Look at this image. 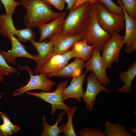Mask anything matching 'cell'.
Returning <instances> with one entry per match:
<instances>
[{
	"instance_id": "obj_7",
	"label": "cell",
	"mask_w": 136,
	"mask_h": 136,
	"mask_svg": "<svg viewBox=\"0 0 136 136\" xmlns=\"http://www.w3.org/2000/svg\"><path fill=\"white\" fill-rule=\"evenodd\" d=\"M67 81H61L57 85L56 89L52 92L43 91L33 92L27 91L26 93L38 97L50 103L51 106L50 113L53 116L58 109L63 110L66 112L71 108L64 103L62 97V91L67 85Z\"/></svg>"
},
{
	"instance_id": "obj_36",
	"label": "cell",
	"mask_w": 136,
	"mask_h": 136,
	"mask_svg": "<svg viewBox=\"0 0 136 136\" xmlns=\"http://www.w3.org/2000/svg\"><path fill=\"white\" fill-rule=\"evenodd\" d=\"M0 136H2L1 134V133L0 132Z\"/></svg>"
},
{
	"instance_id": "obj_29",
	"label": "cell",
	"mask_w": 136,
	"mask_h": 136,
	"mask_svg": "<svg viewBox=\"0 0 136 136\" xmlns=\"http://www.w3.org/2000/svg\"><path fill=\"white\" fill-rule=\"evenodd\" d=\"M19 126L12 127L3 123L0 125V132L2 136H7L18 132L20 129Z\"/></svg>"
},
{
	"instance_id": "obj_3",
	"label": "cell",
	"mask_w": 136,
	"mask_h": 136,
	"mask_svg": "<svg viewBox=\"0 0 136 136\" xmlns=\"http://www.w3.org/2000/svg\"><path fill=\"white\" fill-rule=\"evenodd\" d=\"M97 10L93 5H91L88 24L85 34L81 40H85L87 44L93 45L102 51L103 46L112 36V33L104 30L97 19Z\"/></svg>"
},
{
	"instance_id": "obj_27",
	"label": "cell",
	"mask_w": 136,
	"mask_h": 136,
	"mask_svg": "<svg viewBox=\"0 0 136 136\" xmlns=\"http://www.w3.org/2000/svg\"><path fill=\"white\" fill-rule=\"evenodd\" d=\"M4 5L6 11V14L12 15L15 13L16 7L21 5L20 2L15 0H0Z\"/></svg>"
},
{
	"instance_id": "obj_25",
	"label": "cell",
	"mask_w": 136,
	"mask_h": 136,
	"mask_svg": "<svg viewBox=\"0 0 136 136\" xmlns=\"http://www.w3.org/2000/svg\"><path fill=\"white\" fill-rule=\"evenodd\" d=\"M122 6L133 19L136 20V0H121Z\"/></svg>"
},
{
	"instance_id": "obj_6",
	"label": "cell",
	"mask_w": 136,
	"mask_h": 136,
	"mask_svg": "<svg viewBox=\"0 0 136 136\" xmlns=\"http://www.w3.org/2000/svg\"><path fill=\"white\" fill-rule=\"evenodd\" d=\"M12 16L6 14L0 15V34L8 39L11 36L15 35L17 39L23 43L35 40V35L31 28L16 29L14 25Z\"/></svg>"
},
{
	"instance_id": "obj_26",
	"label": "cell",
	"mask_w": 136,
	"mask_h": 136,
	"mask_svg": "<svg viewBox=\"0 0 136 136\" xmlns=\"http://www.w3.org/2000/svg\"><path fill=\"white\" fill-rule=\"evenodd\" d=\"M103 3L111 13L116 14H123L122 7L117 5L111 0H97Z\"/></svg>"
},
{
	"instance_id": "obj_2",
	"label": "cell",
	"mask_w": 136,
	"mask_h": 136,
	"mask_svg": "<svg viewBox=\"0 0 136 136\" xmlns=\"http://www.w3.org/2000/svg\"><path fill=\"white\" fill-rule=\"evenodd\" d=\"M91 4L86 2L79 7L70 10L60 31L62 35L74 36L85 32L88 22Z\"/></svg>"
},
{
	"instance_id": "obj_31",
	"label": "cell",
	"mask_w": 136,
	"mask_h": 136,
	"mask_svg": "<svg viewBox=\"0 0 136 136\" xmlns=\"http://www.w3.org/2000/svg\"><path fill=\"white\" fill-rule=\"evenodd\" d=\"M0 116L3 120V123L12 127H14L16 126L12 123L5 112L0 111Z\"/></svg>"
},
{
	"instance_id": "obj_12",
	"label": "cell",
	"mask_w": 136,
	"mask_h": 136,
	"mask_svg": "<svg viewBox=\"0 0 136 136\" xmlns=\"http://www.w3.org/2000/svg\"><path fill=\"white\" fill-rule=\"evenodd\" d=\"M85 32L74 36L62 35L58 33L52 35L49 38V41L53 45V56L64 53L70 50L76 42L81 40Z\"/></svg>"
},
{
	"instance_id": "obj_10",
	"label": "cell",
	"mask_w": 136,
	"mask_h": 136,
	"mask_svg": "<svg viewBox=\"0 0 136 136\" xmlns=\"http://www.w3.org/2000/svg\"><path fill=\"white\" fill-rule=\"evenodd\" d=\"M87 85L85 92L82 97L85 103L87 109L90 111L93 109L96 97L101 91L106 92H112L114 90L107 89L103 86L92 72H90L86 79Z\"/></svg>"
},
{
	"instance_id": "obj_28",
	"label": "cell",
	"mask_w": 136,
	"mask_h": 136,
	"mask_svg": "<svg viewBox=\"0 0 136 136\" xmlns=\"http://www.w3.org/2000/svg\"><path fill=\"white\" fill-rule=\"evenodd\" d=\"M77 133L81 136H105V132H102L99 128H89L83 129L78 131Z\"/></svg>"
},
{
	"instance_id": "obj_19",
	"label": "cell",
	"mask_w": 136,
	"mask_h": 136,
	"mask_svg": "<svg viewBox=\"0 0 136 136\" xmlns=\"http://www.w3.org/2000/svg\"><path fill=\"white\" fill-rule=\"evenodd\" d=\"M136 75V62L134 61L129 66L126 71L121 72L119 76L124 85L117 89L116 91L119 93H129L131 92L132 82Z\"/></svg>"
},
{
	"instance_id": "obj_18",
	"label": "cell",
	"mask_w": 136,
	"mask_h": 136,
	"mask_svg": "<svg viewBox=\"0 0 136 136\" xmlns=\"http://www.w3.org/2000/svg\"><path fill=\"white\" fill-rule=\"evenodd\" d=\"M117 2L122 8L125 17V32L124 43L126 44V48L136 41V20L131 18L123 8L121 0H118Z\"/></svg>"
},
{
	"instance_id": "obj_22",
	"label": "cell",
	"mask_w": 136,
	"mask_h": 136,
	"mask_svg": "<svg viewBox=\"0 0 136 136\" xmlns=\"http://www.w3.org/2000/svg\"><path fill=\"white\" fill-rule=\"evenodd\" d=\"M77 109L76 106L74 105L69 110L65 112L68 118V121L65 124H62L59 127L64 136H76L77 134L75 132L73 124V118Z\"/></svg>"
},
{
	"instance_id": "obj_17",
	"label": "cell",
	"mask_w": 136,
	"mask_h": 136,
	"mask_svg": "<svg viewBox=\"0 0 136 136\" xmlns=\"http://www.w3.org/2000/svg\"><path fill=\"white\" fill-rule=\"evenodd\" d=\"M67 12V10L63 12L60 16L50 23L44 24L38 27L40 34L39 42H42L53 34L60 31Z\"/></svg>"
},
{
	"instance_id": "obj_14",
	"label": "cell",
	"mask_w": 136,
	"mask_h": 136,
	"mask_svg": "<svg viewBox=\"0 0 136 136\" xmlns=\"http://www.w3.org/2000/svg\"><path fill=\"white\" fill-rule=\"evenodd\" d=\"M86 74L84 71L81 75L72 78L70 85L64 88L62 91V95L64 101L71 98H75L79 103L81 101L83 93V85Z\"/></svg>"
},
{
	"instance_id": "obj_23",
	"label": "cell",
	"mask_w": 136,
	"mask_h": 136,
	"mask_svg": "<svg viewBox=\"0 0 136 136\" xmlns=\"http://www.w3.org/2000/svg\"><path fill=\"white\" fill-rule=\"evenodd\" d=\"M105 129L104 132L108 136H130L131 134L125 128L120 125L113 124L107 121L105 124Z\"/></svg>"
},
{
	"instance_id": "obj_9",
	"label": "cell",
	"mask_w": 136,
	"mask_h": 136,
	"mask_svg": "<svg viewBox=\"0 0 136 136\" xmlns=\"http://www.w3.org/2000/svg\"><path fill=\"white\" fill-rule=\"evenodd\" d=\"M100 51L94 47L91 56L85 63L86 73L90 71L95 75L100 83L104 86L108 84L111 80L108 77L106 71L107 68L103 62Z\"/></svg>"
},
{
	"instance_id": "obj_13",
	"label": "cell",
	"mask_w": 136,
	"mask_h": 136,
	"mask_svg": "<svg viewBox=\"0 0 136 136\" xmlns=\"http://www.w3.org/2000/svg\"><path fill=\"white\" fill-rule=\"evenodd\" d=\"M72 58L70 50L62 54L53 55L45 62L38 73L43 74L47 76L57 72L67 64L68 61Z\"/></svg>"
},
{
	"instance_id": "obj_5",
	"label": "cell",
	"mask_w": 136,
	"mask_h": 136,
	"mask_svg": "<svg viewBox=\"0 0 136 136\" xmlns=\"http://www.w3.org/2000/svg\"><path fill=\"white\" fill-rule=\"evenodd\" d=\"M124 36L117 32L112 33L111 37L104 44L101 57L106 68L110 69L114 62H118L119 54L124 44Z\"/></svg>"
},
{
	"instance_id": "obj_16",
	"label": "cell",
	"mask_w": 136,
	"mask_h": 136,
	"mask_svg": "<svg viewBox=\"0 0 136 136\" xmlns=\"http://www.w3.org/2000/svg\"><path fill=\"white\" fill-rule=\"evenodd\" d=\"M85 61L79 58L68 64L62 69L56 73L47 75L48 78L58 77L65 78L74 77L82 74L83 69L85 67Z\"/></svg>"
},
{
	"instance_id": "obj_24",
	"label": "cell",
	"mask_w": 136,
	"mask_h": 136,
	"mask_svg": "<svg viewBox=\"0 0 136 136\" xmlns=\"http://www.w3.org/2000/svg\"><path fill=\"white\" fill-rule=\"evenodd\" d=\"M17 69L15 67L9 65L0 50V73L3 75L8 76L10 73L17 72Z\"/></svg>"
},
{
	"instance_id": "obj_21",
	"label": "cell",
	"mask_w": 136,
	"mask_h": 136,
	"mask_svg": "<svg viewBox=\"0 0 136 136\" xmlns=\"http://www.w3.org/2000/svg\"><path fill=\"white\" fill-rule=\"evenodd\" d=\"M65 113V112H61L59 114L58 118L56 122L53 125H51L48 123L46 120V117L43 116L42 117V124L43 126V130L40 136H58L62 132L58 127V125L59 123L63 120V116Z\"/></svg>"
},
{
	"instance_id": "obj_20",
	"label": "cell",
	"mask_w": 136,
	"mask_h": 136,
	"mask_svg": "<svg viewBox=\"0 0 136 136\" xmlns=\"http://www.w3.org/2000/svg\"><path fill=\"white\" fill-rule=\"evenodd\" d=\"M94 47L93 45H88L85 39L79 41L70 50L72 58H79L86 61L92 54Z\"/></svg>"
},
{
	"instance_id": "obj_30",
	"label": "cell",
	"mask_w": 136,
	"mask_h": 136,
	"mask_svg": "<svg viewBox=\"0 0 136 136\" xmlns=\"http://www.w3.org/2000/svg\"><path fill=\"white\" fill-rule=\"evenodd\" d=\"M51 5L57 9L62 11L64 8L65 1L64 0H46Z\"/></svg>"
},
{
	"instance_id": "obj_33",
	"label": "cell",
	"mask_w": 136,
	"mask_h": 136,
	"mask_svg": "<svg viewBox=\"0 0 136 136\" xmlns=\"http://www.w3.org/2000/svg\"><path fill=\"white\" fill-rule=\"evenodd\" d=\"M136 50V41L134 42L128 47L125 48L124 51L127 53L130 54Z\"/></svg>"
},
{
	"instance_id": "obj_4",
	"label": "cell",
	"mask_w": 136,
	"mask_h": 136,
	"mask_svg": "<svg viewBox=\"0 0 136 136\" xmlns=\"http://www.w3.org/2000/svg\"><path fill=\"white\" fill-rule=\"evenodd\" d=\"M97 10V21L105 30L112 33H119L125 27L124 14H116L111 13L102 3L98 1L93 5Z\"/></svg>"
},
{
	"instance_id": "obj_32",
	"label": "cell",
	"mask_w": 136,
	"mask_h": 136,
	"mask_svg": "<svg viewBox=\"0 0 136 136\" xmlns=\"http://www.w3.org/2000/svg\"><path fill=\"white\" fill-rule=\"evenodd\" d=\"M97 1V0H76L75 4L72 9H75L86 2H89L91 5L94 4Z\"/></svg>"
},
{
	"instance_id": "obj_35",
	"label": "cell",
	"mask_w": 136,
	"mask_h": 136,
	"mask_svg": "<svg viewBox=\"0 0 136 136\" xmlns=\"http://www.w3.org/2000/svg\"><path fill=\"white\" fill-rule=\"evenodd\" d=\"M3 75L0 73V82H2L4 80Z\"/></svg>"
},
{
	"instance_id": "obj_15",
	"label": "cell",
	"mask_w": 136,
	"mask_h": 136,
	"mask_svg": "<svg viewBox=\"0 0 136 136\" xmlns=\"http://www.w3.org/2000/svg\"><path fill=\"white\" fill-rule=\"evenodd\" d=\"M31 43L38 51L39 62L34 69L33 73L37 74L45 62L53 56L54 52V46L51 42L45 41L37 42L34 40L30 41Z\"/></svg>"
},
{
	"instance_id": "obj_1",
	"label": "cell",
	"mask_w": 136,
	"mask_h": 136,
	"mask_svg": "<svg viewBox=\"0 0 136 136\" xmlns=\"http://www.w3.org/2000/svg\"><path fill=\"white\" fill-rule=\"evenodd\" d=\"M20 2L26 11L24 18L26 27H38L48 23L63 13L54 12L51 5L46 0H21Z\"/></svg>"
},
{
	"instance_id": "obj_34",
	"label": "cell",
	"mask_w": 136,
	"mask_h": 136,
	"mask_svg": "<svg viewBox=\"0 0 136 136\" xmlns=\"http://www.w3.org/2000/svg\"><path fill=\"white\" fill-rule=\"evenodd\" d=\"M67 4V11L71 10L76 4V0H64Z\"/></svg>"
},
{
	"instance_id": "obj_8",
	"label": "cell",
	"mask_w": 136,
	"mask_h": 136,
	"mask_svg": "<svg viewBox=\"0 0 136 136\" xmlns=\"http://www.w3.org/2000/svg\"><path fill=\"white\" fill-rule=\"evenodd\" d=\"M22 68L28 72L30 76V80L26 85L17 89L13 92L12 95L14 96H20L32 90L39 89L50 92L55 84L54 81L49 79L43 74L36 75H33L31 70L27 66H24Z\"/></svg>"
},
{
	"instance_id": "obj_11",
	"label": "cell",
	"mask_w": 136,
	"mask_h": 136,
	"mask_svg": "<svg viewBox=\"0 0 136 136\" xmlns=\"http://www.w3.org/2000/svg\"><path fill=\"white\" fill-rule=\"evenodd\" d=\"M9 39L12 45L11 50L8 51H1V52L8 63L16 64V58L24 57L34 60L37 63L39 62L37 55H32L27 52L24 47L15 38L14 36L10 37Z\"/></svg>"
}]
</instances>
